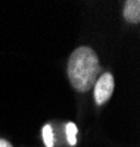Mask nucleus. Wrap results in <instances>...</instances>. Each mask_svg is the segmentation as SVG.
Returning <instances> with one entry per match:
<instances>
[{
  "instance_id": "5",
  "label": "nucleus",
  "mask_w": 140,
  "mask_h": 147,
  "mask_svg": "<svg viewBox=\"0 0 140 147\" xmlns=\"http://www.w3.org/2000/svg\"><path fill=\"white\" fill-rule=\"evenodd\" d=\"M67 137H68L69 146L77 144V127H75V124H72V122H69L67 125Z\"/></svg>"
},
{
  "instance_id": "3",
  "label": "nucleus",
  "mask_w": 140,
  "mask_h": 147,
  "mask_svg": "<svg viewBox=\"0 0 140 147\" xmlns=\"http://www.w3.org/2000/svg\"><path fill=\"white\" fill-rule=\"evenodd\" d=\"M124 18L130 24H139L140 22V2L139 0H128L124 5Z\"/></svg>"
},
{
  "instance_id": "4",
  "label": "nucleus",
  "mask_w": 140,
  "mask_h": 147,
  "mask_svg": "<svg viewBox=\"0 0 140 147\" xmlns=\"http://www.w3.org/2000/svg\"><path fill=\"white\" fill-rule=\"evenodd\" d=\"M43 140H44V144L46 147H53V143H55V138H53V129L49 124L43 127Z\"/></svg>"
},
{
  "instance_id": "6",
  "label": "nucleus",
  "mask_w": 140,
  "mask_h": 147,
  "mask_svg": "<svg viewBox=\"0 0 140 147\" xmlns=\"http://www.w3.org/2000/svg\"><path fill=\"white\" fill-rule=\"evenodd\" d=\"M0 147H14L7 140H5V138H0Z\"/></svg>"
},
{
  "instance_id": "1",
  "label": "nucleus",
  "mask_w": 140,
  "mask_h": 147,
  "mask_svg": "<svg viewBox=\"0 0 140 147\" xmlns=\"http://www.w3.org/2000/svg\"><path fill=\"white\" fill-rule=\"evenodd\" d=\"M102 66L92 47L81 46L68 59V78L71 85L80 93L88 91L100 77Z\"/></svg>"
},
{
  "instance_id": "2",
  "label": "nucleus",
  "mask_w": 140,
  "mask_h": 147,
  "mask_svg": "<svg viewBox=\"0 0 140 147\" xmlns=\"http://www.w3.org/2000/svg\"><path fill=\"white\" fill-rule=\"evenodd\" d=\"M94 102L97 106L105 105L113 93V87H115V81H113L112 74L106 72L102 74L97 78V81L94 82Z\"/></svg>"
}]
</instances>
